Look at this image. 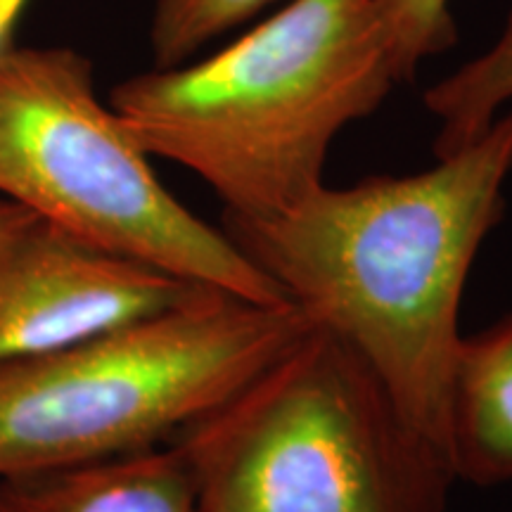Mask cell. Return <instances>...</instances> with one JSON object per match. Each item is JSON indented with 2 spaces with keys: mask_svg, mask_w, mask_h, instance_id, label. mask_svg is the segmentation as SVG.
<instances>
[{
  "mask_svg": "<svg viewBox=\"0 0 512 512\" xmlns=\"http://www.w3.org/2000/svg\"><path fill=\"white\" fill-rule=\"evenodd\" d=\"M510 174L512 110L432 169L323 183L280 214H223V233L313 325L347 342L408 425L448 458L460 302L479 247L503 219Z\"/></svg>",
  "mask_w": 512,
  "mask_h": 512,
  "instance_id": "obj_1",
  "label": "cell"
},
{
  "mask_svg": "<svg viewBox=\"0 0 512 512\" xmlns=\"http://www.w3.org/2000/svg\"><path fill=\"white\" fill-rule=\"evenodd\" d=\"M399 81L375 0H292L207 60L117 83L110 107L150 157L261 219L323 185L332 140Z\"/></svg>",
  "mask_w": 512,
  "mask_h": 512,
  "instance_id": "obj_2",
  "label": "cell"
},
{
  "mask_svg": "<svg viewBox=\"0 0 512 512\" xmlns=\"http://www.w3.org/2000/svg\"><path fill=\"white\" fill-rule=\"evenodd\" d=\"M171 444L200 512H446L456 482L368 363L313 323Z\"/></svg>",
  "mask_w": 512,
  "mask_h": 512,
  "instance_id": "obj_3",
  "label": "cell"
},
{
  "mask_svg": "<svg viewBox=\"0 0 512 512\" xmlns=\"http://www.w3.org/2000/svg\"><path fill=\"white\" fill-rule=\"evenodd\" d=\"M309 328L292 302L200 287L155 316L0 363V479L171 444Z\"/></svg>",
  "mask_w": 512,
  "mask_h": 512,
  "instance_id": "obj_4",
  "label": "cell"
},
{
  "mask_svg": "<svg viewBox=\"0 0 512 512\" xmlns=\"http://www.w3.org/2000/svg\"><path fill=\"white\" fill-rule=\"evenodd\" d=\"M0 197L190 283L290 302L223 228L164 188L150 155L100 100L91 60L72 48L15 46L0 57Z\"/></svg>",
  "mask_w": 512,
  "mask_h": 512,
  "instance_id": "obj_5",
  "label": "cell"
},
{
  "mask_svg": "<svg viewBox=\"0 0 512 512\" xmlns=\"http://www.w3.org/2000/svg\"><path fill=\"white\" fill-rule=\"evenodd\" d=\"M200 287L34 219L0 245V363L155 316Z\"/></svg>",
  "mask_w": 512,
  "mask_h": 512,
  "instance_id": "obj_6",
  "label": "cell"
},
{
  "mask_svg": "<svg viewBox=\"0 0 512 512\" xmlns=\"http://www.w3.org/2000/svg\"><path fill=\"white\" fill-rule=\"evenodd\" d=\"M0 512H200V501L181 448L164 444L0 479Z\"/></svg>",
  "mask_w": 512,
  "mask_h": 512,
  "instance_id": "obj_7",
  "label": "cell"
},
{
  "mask_svg": "<svg viewBox=\"0 0 512 512\" xmlns=\"http://www.w3.org/2000/svg\"><path fill=\"white\" fill-rule=\"evenodd\" d=\"M448 460L456 482L512 479V313L460 337L448 394Z\"/></svg>",
  "mask_w": 512,
  "mask_h": 512,
  "instance_id": "obj_8",
  "label": "cell"
},
{
  "mask_svg": "<svg viewBox=\"0 0 512 512\" xmlns=\"http://www.w3.org/2000/svg\"><path fill=\"white\" fill-rule=\"evenodd\" d=\"M512 100V10L496 43L486 53L434 83L425 93V107L439 121L434 152L451 155L494 124L503 105Z\"/></svg>",
  "mask_w": 512,
  "mask_h": 512,
  "instance_id": "obj_9",
  "label": "cell"
},
{
  "mask_svg": "<svg viewBox=\"0 0 512 512\" xmlns=\"http://www.w3.org/2000/svg\"><path fill=\"white\" fill-rule=\"evenodd\" d=\"M275 0H157L150 24L155 67H176Z\"/></svg>",
  "mask_w": 512,
  "mask_h": 512,
  "instance_id": "obj_10",
  "label": "cell"
},
{
  "mask_svg": "<svg viewBox=\"0 0 512 512\" xmlns=\"http://www.w3.org/2000/svg\"><path fill=\"white\" fill-rule=\"evenodd\" d=\"M399 81H413L418 67L458 41L451 0H375Z\"/></svg>",
  "mask_w": 512,
  "mask_h": 512,
  "instance_id": "obj_11",
  "label": "cell"
},
{
  "mask_svg": "<svg viewBox=\"0 0 512 512\" xmlns=\"http://www.w3.org/2000/svg\"><path fill=\"white\" fill-rule=\"evenodd\" d=\"M29 3L31 0H0V57L17 46L15 31Z\"/></svg>",
  "mask_w": 512,
  "mask_h": 512,
  "instance_id": "obj_12",
  "label": "cell"
},
{
  "mask_svg": "<svg viewBox=\"0 0 512 512\" xmlns=\"http://www.w3.org/2000/svg\"><path fill=\"white\" fill-rule=\"evenodd\" d=\"M34 219L36 216L29 214L27 209L17 207V204H12L10 200H3V197H0V245L8 242L17 230H22Z\"/></svg>",
  "mask_w": 512,
  "mask_h": 512,
  "instance_id": "obj_13",
  "label": "cell"
}]
</instances>
